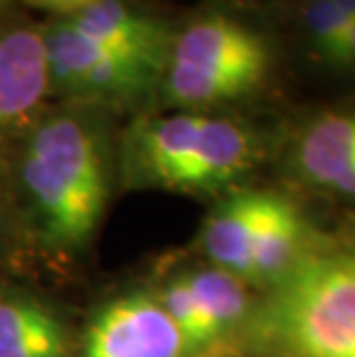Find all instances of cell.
Instances as JSON below:
<instances>
[{"mask_svg":"<svg viewBox=\"0 0 355 357\" xmlns=\"http://www.w3.org/2000/svg\"><path fill=\"white\" fill-rule=\"evenodd\" d=\"M266 192H240L210 215L203 231V249L219 270L249 281L254 235L259 229Z\"/></svg>","mask_w":355,"mask_h":357,"instance_id":"8fae6325","label":"cell"},{"mask_svg":"<svg viewBox=\"0 0 355 357\" xmlns=\"http://www.w3.org/2000/svg\"><path fill=\"white\" fill-rule=\"evenodd\" d=\"M316 235L302 217V212L282 196L268 194L259 229L254 235L252 272L249 281L275 284L309 252Z\"/></svg>","mask_w":355,"mask_h":357,"instance_id":"30bf717a","label":"cell"},{"mask_svg":"<svg viewBox=\"0 0 355 357\" xmlns=\"http://www.w3.org/2000/svg\"><path fill=\"white\" fill-rule=\"evenodd\" d=\"M0 357H65L60 325L30 302H0Z\"/></svg>","mask_w":355,"mask_h":357,"instance_id":"4fadbf2b","label":"cell"},{"mask_svg":"<svg viewBox=\"0 0 355 357\" xmlns=\"http://www.w3.org/2000/svg\"><path fill=\"white\" fill-rule=\"evenodd\" d=\"M247 337L268 357H355V238H316L270 284Z\"/></svg>","mask_w":355,"mask_h":357,"instance_id":"6da1fadb","label":"cell"},{"mask_svg":"<svg viewBox=\"0 0 355 357\" xmlns=\"http://www.w3.org/2000/svg\"><path fill=\"white\" fill-rule=\"evenodd\" d=\"M83 357H190L183 334L160 298L127 295L95 318Z\"/></svg>","mask_w":355,"mask_h":357,"instance_id":"5b68a950","label":"cell"},{"mask_svg":"<svg viewBox=\"0 0 355 357\" xmlns=\"http://www.w3.org/2000/svg\"><path fill=\"white\" fill-rule=\"evenodd\" d=\"M49 79L56 86L90 97H134L153 86L160 72L88 40L63 24L44 37Z\"/></svg>","mask_w":355,"mask_h":357,"instance_id":"277c9868","label":"cell"},{"mask_svg":"<svg viewBox=\"0 0 355 357\" xmlns=\"http://www.w3.org/2000/svg\"><path fill=\"white\" fill-rule=\"evenodd\" d=\"M47 44L33 30L0 35V127L17 123L49 90Z\"/></svg>","mask_w":355,"mask_h":357,"instance_id":"9c48e42d","label":"cell"},{"mask_svg":"<svg viewBox=\"0 0 355 357\" xmlns=\"http://www.w3.org/2000/svg\"><path fill=\"white\" fill-rule=\"evenodd\" d=\"M268 67V47L254 30L208 17L173 37L164 70L166 95L190 109L238 100L266 79Z\"/></svg>","mask_w":355,"mask_h":357,"instance_id":"3957f363","label":"cell"},{"mask_svg":"<svg viewBox=\"0 0 355 357\" xmlns=\"http://www.w3.org/2000/svg\"><path fill=\"white\" fill-rule=\"evenodd\" d=\"M185 277L203 309L210 332H213L217 357H224L226 348L238 337V332H247L249 316H252L245 281L219 268L199 270Z\"/></svg>","mask_w":355,"mask_h":357,"instance_id":"7c38bea8","label":"cell"},{"mask_svg":"<svg viewBox=\"0 0 355 357\" xmlns=\"http://www.w3.org/2000/svg\"><path fill=\"white\" fill-rule=\"evenodd\" d=\"M0 3H3V0H0Z\"/></svg>","mask_w":355,"mask_h":357,"instance_id":"ac0fdd59","label":"cell"},{"mask_svg":"<svg viewBox=\"0 0 355 357\" xmlns=\"http://www.w3.org/2000/svg\"><path fill=\"white\" fill-rule=\"evenodd\" d=\"M24 180L49 240L81 245L95 231L107 201V180L93 134L72 118H56L30 141Z\"/></svg>","mask_w":355,"mask_h":357,"instance_id":"7a4b0ae2","label":"cell"},{"mask_svg":"<svg viewBox=\"0 0 355 357\" xmlns=\"http://www.w3.org/2000/svg\"><path fill=\"white\" fill-rule=\"evenodd\" d=\"M296 162L302 178L314 187L355 199V111L312 120L300 134Z\"/></svg>","mask_w":355,"mask_h":357,"instance_id":"52a82bcc","label":"cell"},{"mask_svg":"<svg viewBox=\"0 0 355 357\" xmlns=\"http://www.w3.org/2000/svg\"><path fill=\"white\" fill-rule=\"evenodd\" d=\"M67 24L77 28L88 40L139 60L160 74L166 70L173 42L166 28L160 21L132 10L120 0H100V3L72 14Z\"/></svg>","mask_w":355,"mask_h":357,"instance_id":"8992f818","label":"cell"},{"mask_svg":"<svg viewBox=\"0 0 355 357\" xmlns=\"http://www.w3.org/2000/svg\"><path fill=\"white\" fill-rule=\"evenodd\" d=\"M330 3L335 5L337 10L342 12L346 19L353 21V24H355V0H330Z\"/></svg>","mask_w":355,"mask_h":357,"instance_id":"e0dca14e","label":"cell"},{"mask_svg":"<svg viewBox=\"0 0 355 357\" xmlns=\"http://www.w3.org/2000/svg\"><path fill=\"white\" fill-rule=\"evenodd\" d=\"M254 139L243 125L203 116L190 159L173 180L171 189H219L231 185L252 166Z\"/></svg>","mask_w":355,"mask_h":357,"instance_id":"ba28073f","label":"cell"},{"mask_svg":"<svg viewBox=\"0 0 355 357\" xmlns=\"http://www.w3.org/2000/svg\"><path fill=\"white\" fill-rule=\"evenodd\" d=\"M302 14H305V28L316 53L328 63L342 67L353 21L346 19L330 0H307Z\"/></svg>","mask_w":355,"mask_h":357,"instance_id":"5bb4252c","label":"cell"},{"mask_svg":"<svg viewBox=\"0 0 355 357\" xmlns=\"http://www.w3.org/2000/svg\"><path fill=\"white\" fill-rule=\"evenodd\" d=\"M30 5L35 7H47V10H54V12H72L77 14L86 7L100 3V0H28Z\"/></svg>","mask_w":355,"mask_h":357,"instance_id":"9a60e30c","label":"cell"},{"mask_svg":"<svg viewBox=\"0 0 355 357\" xmlns=\"http://www.w3.org/2000/svg\"><path fill=\"white\" fill-rule=\"evenodd\" d=\"M342 67H349V70H355V24L349 30V40H346V51H344V60Z\"/></svg>","mask_w":355,"mask_h":357,"instance_id":"2e32d148","label":"cell"}]
</instances>
